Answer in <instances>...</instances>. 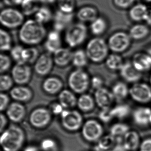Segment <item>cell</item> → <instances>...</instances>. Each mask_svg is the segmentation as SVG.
I'll return each instance as SVG.
<instances>
[{
    "label": "cell",
    "instance_id": "cell-29",
    "mask_svg": "<svg viewBox=\"0 0 151 151\" xmlns=\"http://www.w3.org/2000/svg\"><path fill=\"white\" fill-rule=\"evenodd\" d=\"M95 104L93 97L88 93H84L78 98L76 106L80 111L88 112L93 109Z\"/></svg>",
    "mask_w": 151,
    "mask_h": 151
},
{
    "label": "cell",
    "instance_id": "cell-49",
    "mask_svg": "<svg viewBox=\"0 0 151 151\" xmlns=\"http://www.w3.org/2000/svg\"><path fill=\"white\" fill-rule=\"evenodd\" d=\"M9 119L6 114L1 113L0 115V131L1 133L7 128Z\"/></svg>",
    "mask_w": 151,
    "mask_h": 151
},
{
    "label": "cell",
    "instance_id": "cell-30",
    "mask_svg": "<svg viewBox=\"0 0 151 151\" xmlns=\"http://www.w3.org/2000/svg\"><path fill=\"white\" fill-rule=\"evenodd\" d=\"M108 29L107 22L105 18L99 16L95 20L91 23L90 30L91 33L96 36L99 37L104 34Z\"/></svg>",
    "mask_w": 151,
    "mask_h": 151
},
{
    "label": "cell",
    "instance_id": "cell-51",
    "mask_svg": "<svg viewBox=\"0 0 151 151\" xmlns=\"http://www.w3.org/2000/svg\"><path fill=\"white\" fill-rule=\"evenodd\" d=\"M139 151H151V138L145 139L140 144Z\"/></svg>",
    "mask_w": 151,
    "mask_h": 151
},
{
    "label": "cell",
    "instance_id": "cell-38",
    "mask_svg": "<svg viewBox=\"0 0 151 151\" xmlns=\"http://www.w3.org/2000/svg\"><path fill=\"white\" fill-rule=\"evenodd\" d=\"M1 45L0 49L2 52L10 51L12 46V38L11 36L6 30L1 29L0 31Z\"/></svg>",
    "mask_w": 151,
    "mask_h": 151
},
{
    "label": "cell",
    "instance_id": "cell-5",
    "mask_svg": "<svg viewBox=\"0 0 151 151\" xmlns=\"http://www.w3.org/2000/svg\"><path fill=\"white\" fill-rule=\"evenodd\" d=\"M87 28L83 23L71 24L66 29L64 40L67 45L71 48L77 47L83 44L87 37Z\"/></svg>",
    "mask_w": 151,
    "mask_h": 151
},
{
    "label": "cell",
    "instance_id": "cell-2",
    "mask_svg": "<svg viewBox=\"0 0 151 151\" xmlns=\"http://www.w3.org/2000/svg\"><path fill=\"white\" fill-rule=\"evenodd\" d=\"M25 139V132L22 128L12 124L1 132L0 143L3 151H20Z\"/></svg>",
    "mask_w": 151,
    "mask_h": 151
},
{
    "label": "cell",
    "instance_id": "cell-47",
    "mask_svg": "<svg viewBox=\"0 0 151 151\" xmlns=\"http://www.w3.org/2000/svg\"><path fill=\"white\" fill-rule=\"evenodd\" d=\"M10 97L6 93L1 92L0 94V110L1 112L6 111L10 104Z\"/></svg>",
    "mask_w": 151,
    "mask_h": 151
},
{
    "label": "cell",
    "instance_id": "cell-27",
    "mask_svg": "<svg viewBox=\"0 0 151 151\" xmlns=\"http://www.w3.org/2000/svg\"><path fill=\"white\" fill-rule=\"evenodd\" d=\"M134 122L141 126H145L149 124L151 116V109L148 107H142L135 109L133 113Z\"/></svg>",
    "mask_w": 151,
    "mask_h": 151
},
{
    "label": "cell",
    "instance_id": "cell-48",
    "mask_svg": "<svg viewBox=\"0 0 151 151\" xmlns=\"http://www.w3.org/2000/svg\"><path fill=\"white\" fill-rule=\"evenodd\" d=\"M99 118L102 122L106 123L111 121L114 117L111 114L110 109H101L99 113Z\"/></svg>",
    "mask_w": 151,
    "mask_h": 151
},
{
    "label": "cell",
    "instance_id": "cell-9",
    "mask_svg": "<svg viewBox=\"0 0 151 151\" xmlns=\"http://www.w3.org/2000/svg\"><path fill=\"white\" fill-rule=\"evenodd\" d=\"M82 137L88 142H98L102 137L103 128L99 122L89 119L83 124L81 129Z\"/></svg>",
    "mask_w": 151,
    "mask_h": 151
},
{
    "label": "cell",
    "instance_id": "cell-21",
    "mask_svg": "<svg viewBox=\"0 0 151 151\" xmlns=\"http://www.w3.org/2000/svg\"><path fill=\"white\" fill-rule=\"evenodd\" d=\"M151 30L148 25L145 23H138L130 28L128 34L132 40L140 41L147 38Z\"/></svg>",
    "mask_w": 151,
    "mask_h": 151
},
{
    "label": "cell",
    "instance_id": "cell-13",
    "mask_svg": "<svg viewBox=\"0 0 151 151\" xmlns=\"http://www.w3.org/2000/svg\"><path fill=\"white\" fill-rule=\"evenodd\" d=\"M128 15L131 20L136 23L151 22L150 8L144 3L134 4L129 9Z\"/></svg>",
    "mask_w": 151,
    "mask_h": 151
},
{
    "label": "cell",
    "instance_id": "cell-57",
    "mask_svg": "<svg viewBox=\"0 0 151 151\" xmlns=\"http://www.w3.org/2000/svg\"><path fill=\"white\" fill-rule=\"evenodd\" d=\"M149 124L151 125V116L150 118V122H149Z\"/></svg>",
    "mask_w": 151,
    "mask_h": 151
},
{
    "label": "cell",
    "instance_id": "cell-17",
    "mask_svg": "<svg viewBox=\"0 0 151 151\" xmlns=\"http://www.w3.org/2000/svg\"><path fill=\"white\" fill-rule=\"evenodd\" d=\"M74 13L67 14L58 9L54 14L53 17L54 30L60 32L67 29L70 25L74 19Z\"/></svg>",
    "mask_w": 151,
    "mask_h": 151
},
{
    "label": "cell",
    "instance_id": "cell-52",
    "mask_svg": "<svg viewBox=\"0 0 151 151\" xmlns=\"http://www.w3.org/2000/svg\"><path fill=\"white\" fill-rule=\"evenodd\" d=\"M102 84V81L101 79L98 77H94L91 79V85L95 90L99 89L101 87Z\"/></svg>",
    "mask_w": 151,
    "mask_h": 151
},
{
    "label": "cell",
    "instance_id": "cell-28",
    "mask_svg": "<svg viewBox=\"0 0 151 151\" xmlns=\"http://www.w3.org/2000/svg\"><path fill=\"white\" fill-rule=\"evenodd\" d=\"M139 135L134 131H129L124 136L123 146L127 151H133L139 147Z\"/></svg>",
    "mask_w": 151,
    "mask_h": 151
},
{
    "label": "cell",
    "instance_id": "cell-26",
    "mask_svg": "<svg viewBox=\"0 0 151 151\" xmlns=\"http://www.w3.org/2000/svg\"><path fill=\"white\" fill-rule=\"evenodd\" d=\"M70 90L63 89L58 94V101L64 109H72L77 106V99Z\"/></svg>",
    "mask_w": 151,
    "mask_h": 151
},
{
    "label": "cell",
    "instance_id": "cell-36",
    "mask_svg": "<svg viewBox=\"0 0 151 151\" xmlns=\"http://www.w3.org/2000/svg\"><path fill=\"white\" fill-rule=\"evenodd\" d=\"M40 55L38 49L33 46L24 48L22 54L23 62L29 65L34 64Z\"/></svg>",
    "mask_w": 151,
    "mask_h": 151
},
{
    "label": "cell",
    "instance_id": "cell-35",
    "mask_svg": "<svg viewBox=\"0 0 151 151\" xmlns=\"http://www.w3.org/2000/svg\"><path fill=\"white\" fill-rule=\"evenodd\" d=\"M129 89L126 84L122 82H118L113 86L111 92L114 99L121 101L127 97L129 94Z\"/></svg>",
    "mask_w": 151,
    "mask_h": 151
},
{
    "label": "cell",
    "instance_id": "cell-43",
    "mask_svg": "<svg viewBox=\"0 0 151 151\" xmlns=\"http://www.w3.org/2000/svg\"><path fill=\"white\" fill-rule=\"evenodd\" d=\"M11 57L7 55L1 53L0 55V72L1 74H5L9 70L12 65Z\"/></svg>",
    "mask_w": 151,
    "mask_h": 151
},
{
    "label": "cell",
    "instance_id": "cell-23",
    "mask_svg": "<svg viewBox=\"0 0 151 151\" xmlns=\"http://www.w3.org/2000/svg\"><path fill=\"white\" fill-rule=\"evenodd\" d=\"M61 46L60 32L54 30L47 33L45 43V47L47 52L54 54L61 47Z\"/></svg>",
    "mask_w": 151,
    "mask_h": 151
},
{
    "label": "cell",
    "instance_id": "cell-25",
    "mask_svg": "<svg viewBox=\"0 0 151 151\" xmlns=\"http://www.w3.org/2000/svg\"><path fill=\"white\" fill-rule=\"evenodd\" d=\"M76 16L80 22L91 23L99 17V12L95 7L84 6L78 9Z\"/></svg>",
    "mask_w": 151,
    "mask_h": 151
},
{
    "label": "cell",
    "instance_id": "cell-45",
    "mask_svg": "<svg viewBox=\"0 0 151 151\" xmlns=\"http://www.w3.org/2000/svg\"><path fill=\"white\" fill-rule=\"evenodd\" d=\"M40 147L43 151H57V143L52 139H45L40 143Z\"/></svg>",
    "mask_w": 151,
    "mask_h": 151
},
{
    "label": "cell",
    "instance_id": "cell-4",
    "mask_svg": "<svg viewBox=\"0 0 151 151\" xmlns=\"http://www.w3.org/2000/svg\"><path fill=\"white\" fill-rule=\"evenodd\" d=\"M70 89L75 93H85L91 85V79L88 73L82 69L77 68L70 72L68 77Z\"/></svg>",
    "mask_w": 151,
    "mask_h": 151
},
{
    "label": "cell",
    "instance_id": "cell-18",
    "mask_svg": "<svg viewBox=\"0 0 151 151\" xmlns=\"http://www.w3.org/2000/svg\"><path fill=\"white\" fill-rule=\"evenodd\" d=\"M10 98L15 101L26 103L32 99L33 96L32 90L25 85L14 86L9 91Z\"/></svg>",
    "mask_w": 151,
    "mask_h": 151
},
{
    "label": "cell",
    "instance_id": "cell-16",
    "mask_svg": "<svg viewBox=\"0 0 151 151\" xmlns=\"http://www.w3.org/2000/svg\"><path fill=\"white\" fill-rule=\"evenodd\" d=\"M93 98L96 105L101 109L110 108L115 99L112 92L103 87L95 90Z\"/></svg>",
    "mask_w": 151,
    "mask_h": 151
},
{
    "label": "cell",
    "instance_id": "cell-53",
    "mask_svg": "<svg viewBox=\"0 0 151 151\" xmlns=\"http://www.w3.org/2000/svg\"><path fill=\"white\" fill-rule=\"evenodd\" d=\"M112 151H127L125 148L122 145H116L114 147V148L112 149Z\"/></svg>",
    "mask_w": 151,
    "mask_h": 151
},
{
    "label": "cell",
    "instance_id": "cell-34",
    "mask_svg": "<svg viewBox=\"0 0 151 151\" xmlns=\"http://www.w3.org/2000/svg\"><path fill=\"white\" fill-rule=\"evenodd\" d=\"M40 3L38 0H23L21 5V11L24 16L34 15L40 7Z\"/></svg>",
    "mask_w": 151,
    "mask_h": 151
},
{
    "label": "cell",
    "instance_id": "cell-11",
    "mask_svg": "<svg viewBox=\"0 0 151 151\" xmlns=\"http://www.w3.org/2000/svg\"><path fill=\"white\" fill-rule=\"evenodd\" d=\"M11 76L17 85H25L31 79V68L29 64L24 63H16L11 70Z\"/></svg>",
    "mask_w": 151,
    "mask_h": 151
},
{
    "label": "cell",
    "instance_id": "cell-22",
    "mask_svg": "<svg viewBox=\"0 0 151 151\" xmlns=\"http://www.w3.org/2000/svg\"><path fill=\"white\" fill-rule=\"evenodd\" d=\"M120 71L121 76L129 83H137L142 77V73L137 70L132 63H124Z\"/></svg>",
    "mask_w": 151,
    "mask_h": 151
},
{
    "label": "cell",
    "instance_id": "cell-50",
    "mask_svg": "<svg viewBox=\"0 0 151 151\" xmlns=\"http://www.w3.org/2000/svg\"><path fill=\"white\" fill-rule=\"evenodd\" d=\"M49 109L52 114L55 115H60L64 110V109L58 102V103H54L52 104L51 106V109Z\"/></svg>",
    "mask_w": 151,
    "mask_h": 151
},
{
    "label": "cell",
    "instance_id": "cell-33",
    "mask_svg": "<svg viewBox=\"0 0 151 151\" xmlns=\"http://www.w3.org/2000/svg\"><path fill=\"white\" fill-rule=\"evenodd\" d=\"M54 14L48 7L40 6L39 9L34 15V19L41 24L47 23L52 20Z\"/></svg>",
    "mask_w": 151,
    "mask_h": 151
},
{
    "label": "cell",
    "instance_id": "cell-15",
    "mask_svg": "<svg viewBox=\"0 0 151 151\" xmlns=\"http://www.w3.org/2000/svg\"><path fill=\"white\" fill-rule=\"evenodd\" d=\"M5 111L9 120L14 123L22 122L26 114V108L23 104L15 101L10 103Z\"/></svg>",
    "mask_w": 151,
    "mask_h": 151
},
{
    "label": "cell",
    "instance_id": "cell-6",
    "mask_svg": "<svg viewBox=\"0 0 151 151\" xmlns=\"http://www.w3.org/2000/svg\"><path fill=\"white\" fill-rule=\"evenodd\" d=\"M0 22L7 29H17L21 27L24 23V15L22 11L16 9L7 8L1 12Z\"/></svg>",
    "mask_w": 151,
    "mask_h": 151
},
{
    "label": "cell",
    "instance_id": "cell-31",
    "mask_svg": "<svg viewBox=\"0 0 151 151\" xmlns=\"http://www.w3.org/2000/svg\"><path fill=\"white\" fill-rule=\"evenodd\" d=\"M89 60L85 50L79 49L73 52L71 63L77 68H83L87 65Z\"/></svg>",
    "mask_w": 151,
    "mask_h": 151
},
{
    "label": "cell",
    "instance_id": "cell-3",
    "mask_svg": "<svg viewBox=\"0 0 151 151\" xmlns=\"http://www.w3.org/2000/svg\"><path fill=\"white\" fill-rule=\"evenodd\" d=\"M109 51L107 42L100 37H95L90 40L85 49L89 61L95 63L105 61L109 55Z\"/></svg>",
    "mask_w": 151,
    "mask_h": 151
},
{
    "label": "cell",
    "instance_id": "cell-41",
    "mask_svg": "<svg viewBox=\"0 0 151 151\" xmlns=\"http://www.w3.org/2000/svg\"><path fill=\"white\" fill-rule=\"evenodd\" d=\"M129 131V127L127 124L122 123L115 124L110 129V135L116 138L124 136Z\"/></svg>",
    "mask_w": 151,
    "mask_h": 151
},
{
    "label": "cell",
    "instance_id": "cell-40",
    "mask_svg": "<svg viewBox=\"0 0 151 151\" xmlns=\"http://www.w3.org/2000/svg\"><path fill=\"white\" fill-rule=\"evenodd\" d=\"M59 10L67 14L74 13L76 7V0H57Z\"/></svg>",
    "mask_w": 151,
    "mask_h": 151
},
{
    "label": "cell",
    "instance_id": "cell-12",
    "mask_svg": "<svg viewBox=\"0 0 151 151\" xmlns=\"http://www.w3.org/2000/svg\"><path fill=\"white\" fill-rule=\"evenodd\" d=\"M129 94L137 102L147 103L151 101V88L144 83H136L129 89Z\"/></svg>",
    "mask_w": 151,
    "mask_h": 151
},
{
    "label": "cell",
    "instance_id": "cell-8",
    "mask_svg": "<svg viewBox=\"0 0 151 151\" xmlns=\"http://www.w3.org/2000/svg\"><path fill=\"white\" fill-rule=\"evenodd\" d=\"M61 123L68 131L75 132L82 128L83 124V116L76 109H64L60 114Z\"/></svg>",
    "mask_w": 151,
    "mask_h": 151
},
{
    "label": "cell",
    "instance_id": "cell-1",
    "mask_svg": "<svg viewBox=\"0 0 151 151\" xmlns=\"http://www.w3.org/2000/svg\"><path fill=\"white\" fill-rule=\"evenodd\" d=\"M47 34L44 24L35 19H29L20 27L18 37L24 45L34 46L41 43L46 38Z\"/></svg>",
    "mask_w": 151,
    "mask_h": 151
},
{
    "label": "cell",
    "instance_id": "cell-44",
    "mask_svg": "<svg viewBox=\"0 0 151 151\" xmlns=\"http://www.w3.org/2000/svg\"><path fill=\"white\" fill-rule=\"evenodd\" d=\"M24 47L20 45H17L13 47L10 50V57L12 60L16 62L17 63H24L22 60L23 51Z\"/></svg>",
    "mask_w": 151,
    "mask_h": 151
},
{
    "label": "cell",
    "instance_id": "cell-54",
    "mask_svg": "<svg viewBox=\"0 0 151 151\" xmlns=\"http://www.w3.org/2000/svg\"><path fill=\"white\" fill-rule=\"evenodd\" d=\"M40 3L45 4H52L56 2L57 0H38Z\"/></svg>",
    "mask_w": 151,
    "mask_h": 151
},
{
    "label": "cell",
    "instance_id": "cell-32",
    "mask_svg": "<svg viewBox=\"0 0 151 151\" xmlns=\"http://www.w3.org/2000/svg\"><path fill=\"white\" fill-rule=\"evenodd\" d=\"M105 61L107 68L112 70H120L124 63L120 54L114 53L109 55Z\"/></svg>",
    "mask_w": 151,
    "mask_h": 151
},
{
    "label": "cell",
    "instance_id": "cell-37",
    "mask_svg": "<svg viewBox=\"0 0 151 151\" xmlns=\"http://www.w3.org/2000/svg\"><path fill=\"white\" fill-rule=\"evenodd\" d=\"M116 138L111 135L102 136L98 142V149L101 151H107L113 149L116 145Z\"/></svg>",
    "mask_w": 151,
    "mask_h": 151
},
{
    "label": "cell",
    "instance_id": "cell-10",
    "mask_svg": "<svg viewBox=\"0 0 151 151\" xmlns=\"http://www.w3.org/2000/svg\"><path fill=\"white\" fill-rule=\"evenodd\" d=\"M52 114L50 109L45 107L35 109L31 112L29 122L32 126L37 129H43L51 122Z\"/></svg>",
    "mask_w": 151,
    "mask_h": 151
},
{
    "label": "cell",
    "instance_id": "cell-14",
    "mask_svg": "<svg viewBox=\"0 0 151 151\" xmlns=\"http://www.w3.org/2000/svg\"><path fill=\"white\" fill-rule=\"evenodd\" d=\"M54 64L51 54L47 52L40 55L34 63V70L39 76H46L50 73Z\"/></svg>",
    "mask_w": 151,
    "mask_h": 151
},
{
    "label": "cell",
    "instance_id": "cell-42",
    "mask_svg": "<svg viewBox=\"0 0 151 151\" xmlns=\"http://www.w3.org/2000/svg\"><path fill=\"white\" fill-rule=\"evenodd\" d=\"M14 82L12 76L6 74H2L0 77V90L1 92L10 91L14 86Z\"/></svg>",
    "mask_w": 151,
    "mask_h": 151
},
{
    "label": "cell",
    "instance_id": "cell-56",
    "mask_svg": "<svg viewBox=\"0 0 151 151\" xmlns=\"http://www.w3.org/2000/svg\"><path fill=\"white\" fill-rule=\"evenodd\" d=\"M150 19H151V7L150 8Z\"/></svg>",
    "mask_w": 151,
    "mask_h": 151
},
{
    "label": "cell",
    "instance_id": "cell-55",
    "mask_svg": "<svg viewBox=\"0 0 151 151\" xmlns=\"http://www.w3.org/2000/svg\"><path fill=\"white\" fill-rule=\"evenodd\" d=\"M142 1L146 3H151V0H142Z\"/></svg>",
    "mask_w": 151,
    "mask_h": 151
},
{
    "label": "cell",
    "instance_id": "cell-20",
    "mask_svg": "<svg viewBox=\"0 0 151 151\" xmlns=\"http://www.w3.org/2000/svg\"><path fill=\"white\" fill-rule=\"evenodd\" d=\"M63 81L59 78L51 76L47 78L42 83V89L50 95L59 94L63 88Z\"/></svg>",
    "mask_w": 151,
    "mask_h": 151
},
{
    "label": "cell",
    "instance_id": "cell-58",
    "mask_svg": "<svg viewBox=\"0 0 151 151\" xmlns=\"http://www.w3.org/2000/svg\"><path fill=\"white\" fill-rule=\"evenodd\" d=\"M150 83H151V76H150Z\"/></svg>",
    "mask_w": 151,
    "mask_h": 151
},
{
    "label": "cell",
    "instance_id": "cell-7",
    "mask_svg": "<svg viewBox=\"0 0 151 151\" xmlns=\"http://www.w3.org/2000/svg\"><path fill=\"white\" fill-rule=\"evenodd\" d=\"M132 40L127 32L117 31L109 36L108 39V45L109 51L114 53L124 52L131 46Z\"/></svg>",
    "mask_w": 151,
    "mask_h": 151
},
{
    "label": "cell",
    "instance_id": "cell-24",
    "mask_svg": "<svg viewBox=\"0 0 151 151\" xmlns=\"http://www.w3.org/2000/svg\"><path fill=\"white\" fill-rule=\"evenodd\" d=\"M73 52L69 48L61 47L53 54L54 64L60 67H65L71 63Z\"/></svg>",
    "mask_w": 151,
    "mask_h": 151
},
{
    "label": "cell",
    "instance_id": "cell-46",
    "mask_svg": "<svg viewBox=\"0 0 151 151\" xmlns=\"http://www.w3.org/2000/svg\"><path fill=\"white\" fill-rule=\"evenodd\" d=\"M136 0H113L114 5L122 9H129L135 4Z\"/></svg>",
    "mask_w": 151,
    "mask_h": 151
},
{
    "label": "cell",
    "instance_id": "cell-19",
    "mask_svg": "<svg viewBox=\"0 0 151 151\" xmlns=\"http://www.w3.org/2000/svg\"><path fill=\"white\" fill-rule=\"evenodd\" d=\"M131 63L139 72L147 71L151 68V55L148 52L136 53L132 57Z\"/></svg>",
    "mask_w": 151,
    "mask_h": 151
},
{
    "label": "cell",
    "instance_id": "cell-39",
    "mask_svg": "<svg viewBox=\"0 0 151 151\" xmlns=\"http://www.w3.org/2000/svg\"><path fill=\"white\" fill-rule=\"evenodd\" d=\"M113 117L123 119L128 116L130 112V108L126 104H120L110 109Z\"/></svg>",
    "mask_w": 151,
    "mask_h": 151
}]
</instances>
